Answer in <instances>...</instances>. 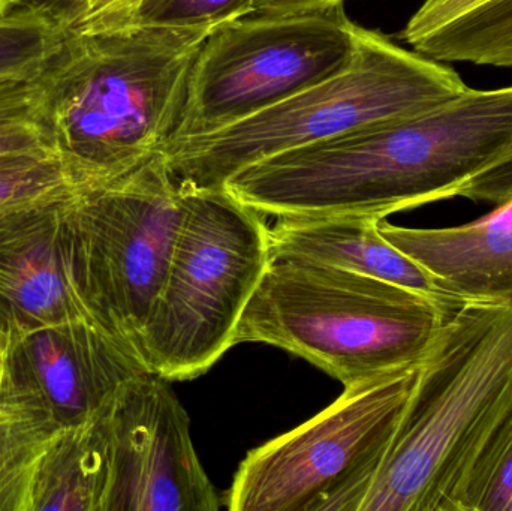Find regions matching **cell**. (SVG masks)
<instances>
[{
  "instance_id": "ac0fdd59",
  "label": "cell",
  "mask_w": 512,
  "mask_h": 511,
  "mask_svg": "<svg viewBox=\"0 0 512 511\" xmlns=\"http://www.w3.org/2000/svg\"><path fill=\"white\" fill-rule=\"evenodd\" d=\"M68 35L62 12L48 2H24L0 17V77L35 78Z\"/></svg>"
},
{
  "instance_id": "3957f363",
  "label": "cell",
  "mask_w": 512,
  "mask_h": 511,
  "mask_svg": "<svg viewBox=\"0 0 512 511\" xmlns=\"http://www.w3.org/2000/svg\"><path fill=\"white\" fill-rule=\"evenodd\" d=\"M512 408V303H465L445 323L360 511H465Z\"/></svg>"
},
{
  "instance_id": "9a60e30c",
  "label": "cell",
  "mask_w": 512,
  "mask_h": 511,
  "mask_svg": "<svg viewBox=\"0 0 512 511\" xmlns=\"http://www.w3.org/2000/svg\"><path fill=\"white\" fill-rule=\"evenodd\" d=\"M400 36L438 62L512 68V0H424Z\"/></svg>"
},
{
  "instance_id": "5b68a950",
  "label": "cell",
  "mask_w": 512,
  "mask_h": 511,
  "mask_svg": "<svg viewBox=\"0 0 512 511\" xmlns=\"http://www.w3.org/2000/svg\"><path fill=\"white\" fill-rule=\"evenodd\" d=\"M466 87L447 63L360 27L354 57L345 69L227 128L174 141L164 158L180 188L218 191L262 159L423 113Z\"/></svg>"
},
{
  "instance_id": "8fae6325",
  "label": "cell",
  "mask_w": 512,
  "mask_h": 511,
  "mask_svg": "<svg viewBox=\"0 0 512 511\" xmlns=\"http://www.w3.org/2000/svg\"><path fill=\"white\" fill-rule=\"evenodd\" d=\"M75 200L0 219V306L23 332L66 326L102 330L84 278Z\"/></svg>"
},
{
  "instance_id": "4316f807",
  "label": "cell",
  "mask_w": 512,
  "mask_h": 511,
  "mask_svg": "<svg viewBox=\"0 0 512 511\" xmlns=\"http://www.w3.org/2000/svg\"><path fill=\"white\" fill-rule=\"evenodd\" d=\"M27 0H0V17L14 11L18 6L23 5Z\"/></svg>"
},
{
  "instance_id": "2e32d148",
  "label": "cell",
  "mask_w": 512,
  "mask_h": 511,
  "mask_svg": "<svg viewBox=\"0 0 512 511\" xmlns=\"http://www.w3.org/2000/svg\"><path fill=\"white\" fill-rule=\"evenodd\" d=\"M113 408L78 425L63 426L39 470L32 510L108 511Z\"/></svg>"
},
{
  "instance_id": "9c48e42d",
  "label": "cell",
  "mask_w": 512,
  "mask_h": 511,
  "mask_svg": "<svg viewBox=\"0 0 512 511\" xmlns=\"http://www.w3.org/2000/svg\"><path fill=\"white\" fill-rule=\"evenodd\" d=\"M72 216L96 320L147 369L143 330L183 218V191L164 153L81 194Z\"/></svg>"
},
{
  "instance_id": "cb8c5ba5",
  "label": "cell",
  "mask_w": 512,
  "mask_h": 511,
  "mask_svg": "<svg viewBox=\"0 0 512 511\" xmlns=\"http://www.w3.org/2000/svg\"><path fill=\"white\" fill-rule=\"evenodd\" d=\"M457 197L493 204L512 198V158L478 174L460 189Z\"/></svg>"
},
{
  "instance_id": "603a6c76",
  "label": "cell",
  "mask_w": 512,
  "mask_h": 511,
  "mask_svg": "<svg viewBox=\"0 0 512 511\" xmlns=\"http://www.w3.org/2000/svg\"><path fill=\"white\" fill-rule=\"evenodd\" d=\"M141 0H59L53 3L65 18L68 32L96 35L132 26Z\"/></svg>"
},
{
  "instance_id": "52a82bcc",
  "label": "cell",
  "mask_w": 512,
  "mask_h": 511,
  "mask_svg": "<svg viewBox=\"0 0 512 511\" xmlns=\"http://www.w3.org/2000/svg\"><path fill=\"white\" fill-rule=\"evenodd\" d=\"M421 363L345 387L309 422L252 450L225 495L231 511H360Z\"/></svg>"
},
{
  "instance_id": "484cf974",
  "label": "cell",
  "mask_w": 512,
  "mask_h": 511,
  "mask_svg": "<svg viewBox=\"0 0 512 511\" xmlns=\"http://www.w3.org/2000/svg\"><path fill=\"white\" fill-rule=\"evenodd\" d=\"M330 5H345V0H259L256 11H294Z\"/></svg>"
},
{
  "instance_id": "44dd1931",
  "label": "cell",
  "mask_w": 512,
  "mask_h": 511,
  "mask_svg": "<svg viewBox=\"0 0 512 511\" xmlns=\"http://www.w3.org/2000/svg\"><path fill=\"white\" fill-rule=\"evenodd\" d=\"M259 0H141L132 26L215 30L252 14Z\"/></svg>"
},
{
  "instance_id": "6da1fadb",
  "label": "cell",
  "mask_w": 512,
  "mask_h": 511,
  "mask_svg": "<svg viewBox=\"0 0 512 511\" xmlns=\"http://www.w3.org/2000/svg\"><path fill=\"white\" fill-rule=\"evenodd\" d=\"M512 158V86L471 89L414 116L279 153L225 182L262 216L385 219L457 197Z\"/></svg>"
},
{
  "instance_id": "4fadbf2b",
  "label": "cell",
  "mask_w": 512,
  "mask_h": 511,
  "mask_svg": "<svg viewBox=\"0 0 512 511\" xmlns=\"http://www.w3.org/2000/svg\"><path fill=\"white\" fill-rule=\"evenodd\" d=\"M382 236L465 303H512V198L477 221L447 228L379 222Z\"/></svg>"
},
{
  "instance_id": "ba28073f",
  "label": "cell",
  "mask_w": 512,
  "mask_h": 511,
  "mask_svg": "<svg viewBox=\"0 0 512 511\" xmlns=\"http://www.w3.org/2000/svg\"><path fill=\"white\" fill-rule=\"evenodd\" d=\"M358 29L343 5L256 11L216 27L195 60L171 143L227 128L342 71Z\"/></svg>"
},
{
  "instance_id": "ffe728a7",
  "label": "cell",
  "mask_w": 512,
  "mask_h": 511,
  "mask_svg": "<svg viewBox=\"0 0 512 511\" xmlns=\"http://www.w3.org/2000/svg\"><path fill=\"white\" fill-rule=\"evenodd\" d=\"M38 77H0V156L53 152L39 116Z\"/></svg>"
},
{
  "instance_id": "e0dca14e",
  "label": "cell",
  "mask_w": 512,
  "mask_h": 511,
  "mask_svg": "<svg viewBox=\"0 0 512 511\" xmlns=\"http://www.w3.org/2000/svg\"><path fill=\"white\" fill-rule=\"evenodd\" d=\"M65 425L9 378L0 395V511H30L42 462Z\"/></svg>"
},
{
  "instance_id": "7402d4cb",
  "label": "cell",
  "mask_w": 512,
  "mask_h": 511,
  "mask_svg": "<svg viewBox=\"0 0 512 511\" xmlns=\"http://www.w3.org/2000/svg\"><path fill=\"white\" fill-rule=\"evenodd\" d=\"M465 511H512V408L475 465Z\"/></svg>"
},
{
  "instance_id": "7a4b0ae2",
  "label": "cell",
  "mask_w": 512,
  "mask_h": 511,
  "mask_svg": "<svg viewBox=\"0 0 512 511\" xmlns=\"http://www.w3.org/2000/svg\"><path fill=\"white\" fill-rule=\"evenodd\" d=\"M209 33L155 26L68 32L36 89L48 143L83 194L165 152Z\"/></svg>"
},
{
  "instance_id": "277c9868",
  "label": "cell",
  "mask_w": 512,
  "mask_h": 511,
  "mask_svg": "<svg viewBox=\"0 0 512 511\" xmlns=\"http://www.w3.org/2000/svg\"><path fill=\"white\" fill-rule=\"evenodd\" d=\"M459 309L381 279L273 258L233 344L280 348L349 387L423 362Z\"/></svg>"
},
{
  "instance_id": "30bf717a",
  "label": "cell",
  "mask_w": 512,
  "mask_h": 511,
  "mask_svg": "<svg viewBox=\"0 0 512 511\" xmlns=\"http://www.w3.org/2000/svg\"><path fill=\"white\" fill-rule=\"evenodd\" d=\"M108 511H216L221 497L201 465L191 420L170 381L144 372L111 411Z\"/></svg>"
},
{
  "instance_id": "8992f818",
  "label": "cell",
  "mask_w": 512,
  "mask_h": 511,
  "mask_svg": "<svg viewBox=\"0 0 512 511\" xmlns=\"http://www.w3.org/2000/svg\"><path fill=\"white\" fill-rule=\"evenodd\" d=\"M183 218L143 330L147 369L168 381L206 374L231 347L270 266L264 216L225 189H183Z\"/></svg>"
},
{
  "instance_id": "d6986e66",
  "label": "cell",
  "mask_w": 512,
  "mask_h": 511,
  "mask_svg": "<svg viewBox=\"0 0 512 511\" xmlns=\"http://www.w3.org/2000/svg\"><path fill=\"white\" fill-rule=\"evenodd\" d=\"M81 194L53 152L0 156V219Z\"/></svg>"
},
{
  "instance_id": "d4e9b609",
  "label": "cell",
  "mask_w": 512,
  "mask_h": 511,
  "mask_svg": "<svg viewBox=\"0 0 512 511\" xmlns=\"http://www.w3.org/2000/svg\"><path fill=\"white\" fill-rule=\"evenodd\" d=\"M23 336V330L14 323L5 308L0 306V395L8 384L12 357Z\"/></svg>"
},
{
  "instance_id": "7c38bea8",
  "label": "cell",
  "mask_w": 512,
  "mask_h": 511,
  "mask_svg": "<svg viewBox=\"0 0 512 511\" xmlns=\"http://www.w3.org/2000/svg\"><path fill=\"white\" fill-rule=\"evenodd\" d=\"M144 372L99 327L66 326L24 333L9 378L71 426L110 411Z\"/></svg>"
},
{
  "instance_id": "5bb4252c",
  "label": "cell",
  "mask_w": 512,
  "mask_h": 511,
  "mask_svg": "<svg viewBox=\"0 0 512 511\" xmlns=\"http://www.w3.org/2000/svg\"><path fill=\"white\" fill-rule=\"evenodd\" d=\"M381 221L358 216L277 218L268 227L271 257L370 276L417 291L447 308H462L465 302L445 293L420 264L382 236Z\"/></svg>"
}]
</instances>
